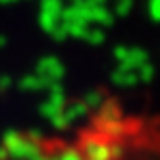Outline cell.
<instances>
[{
  "label": "cell",
  "mask_w": 160,
  "mask_h": 160,
  "mask_svg": "<svg viewBox=\"0 0 160 160\" xmlns=\"http://www.w3.org/2000/svg\"><path fill=\"white\" fill-rule=\"evenodd\" d=\"M6 160H160V110L102 102L68 129L21 137Z\"/></svg>",
  "instance_id": "1"
}]
</instances>
